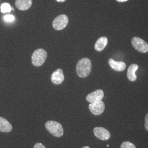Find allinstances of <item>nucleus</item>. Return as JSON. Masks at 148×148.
Listing matches in <instances>:
<instances>
[{"label": "nucleus", "mask_w": 148, "mask_h": 148, "mask_svg": "<svg viewBox=\"0 0 148 148\" xmlns=\"http://www.w3.org/2000/svg\"><path fill=\"white\" fill-rule=\"evenodd\" d=\"M82 148H90L89 147H88V146H86V147H83Z\"/></svg>", "instance_id": "4be33fe9"}, {"label": "nucleus", "mask_w": 148, "mask_h": 148, "mask_svg": "<svg viewBox=\"0 0 148 148\" xmlns=\"http://www.w3.org/2000/svg\"><path fill=\"white\" fill-rule=\"evenodd\" d=\"M3 19L5 20V21L6 22H12L15 20V17L14 16L12 15V14H8V15H5L4 16Z\"/></svg>", "instance_id": "f3484780"}, {"label": "nucleus", "mask_w": 148, "mask_h": 148, "mask_svg": "<svg viewBox=\"0 0 148 148\" xmlns=\"http://www.w3.org/2000/svg\"><path fill=\"white\" fill-rule=\"evenodd\" d=\"M145 128L148 131V113L145 117V124H144Z\"/></svg>", "instance_id": "a211bd4d"}, {"label": "nucleus", "mask_w": 148, "mask_h": 148, "mask_svg": "<svg viewBox=\"0 0 148 148\" xmlns=\"http://www.w3.org/2000/svg\"><path fill=\"white\" fill-rule=\"evenodd\" d=\"M47 57V53L43 49H37L32 53V64L35 66H40L45 62Z\"/></svg>", "instance_id": "7ed1b4c3"}, {"label": "nucleus", "mask_w": 148, "mask_h": 148, "mask_svg": "<svg viewBox=\"0 0 148 148\" xmlns=\"http://www.w3.org/2000/svg\"><path fill=\"white\" fill-rule=\"evenodd\" d=\"M34 148H46V147L42 143H37L35 144Z\"/></svg>", "instance_id": "6ab92c4d"}, {"label": "nucleus", "mask_w": 148, "mask_h": 148, "mask_svg": "<svg viewBox=\"0 0 148 148\" xmlns=\"http://www.w3.org/2000/svg\"><path fill=\"white\" fill-rule=\"evenodd\" d=\"M116 1L119 2H126L128 0H116Z\"/></svg>", "instance_id": "aec40b11"}, {"label": "nucleus", "mask_w": 148, "mask_h": 148, "mask_svg": "<svg viewBox=\"0 0 148 148\" xmlns=\"http://www.w3.org/2000/svg\"><path fill=\"white\" fill-rule=\"evenodd\" d=\"M88 108L91 113L93 115H99L104 111L105 104L103 101H98L90 103Z\"/></svg>", "instance_id": "423d86ee"}, {"label": "nucleus", "mask_w": 148, "mask_h": 148, "mask_svg": "<svg viewBox=\"0 0 148 148\" xmlns=\"http://www.w3.org/2000/svg\"><path fill=\"white\" fill-rule=\"evenodd\" d=\"M120 148H136V147L133 143L126 141L122 143Z\"/></svg>", "instance_id": "dca6fc26"}, {"label": "nucleus", "mask_w": 148, "mask_h": 148, "mask_svg": "<svg viewBox=\"0 0 148 148\" xmlns=\"http://www.w3.org/2000/svg\"><path fill=\"white\" fill-rule=\"evenodd\" d=\"M132 45L137 51L145 53L148 52V44L143 39L139 37H133L132 40Z\"/></svg>", "instance_id": "39448f33"}, {"label": "nucleus", "mask_w": 148, "mask_h": 148, "mask_svg": "<svg viewBox=\"0 0 148 148\" xmlns=\"http://www.w3.org/2000/svg\"><path fill=\"white\" fill-rule=\"evenodd\" d=\"M1 11L3 13L10 12L12 11L11 5L8 3H3L1 6Z\"/></svg>", "instance_id": "2eb2a0df"}, {"label": "nucleus", "mask_w": 148, "mask_h": 148, "mask_svg": "<svg viewBox=\"0 0 148 148\" xmlns=\"http://www.w3.org/2000/svg\"><path fill=\"white\" fill-rule=\"evenodd\" d=\"M32 4V0H16V7L20 11H27Z\"/></svg>", "instance_id": "9d476101"}, {"label": "nucleus", "mask_w": 148, "mask_h": 148, "mask_svg": "<svg viewBox=\"0 0 148 148\" xmlns=\"http://www.w3.org/2000/svg\"><path fill=\"white\" fill-rule=\"evenodd\" d=\"M93 133L96 137L102 140H107L111 137L110 132L104 127H95L93 130Z\"/></svg>", "instance_id": "0eeeda50"}, {"label": "nucleus", "mask_w": 148, "mask_h": 148, "mask_svg": "<svg viewBox=\"0 0 148 148\" xmlns=\"http://www.w3.org/2000/svg\"><path fill=\"white\" fill-rule=\"evenodd\" d=\"M63 71L61 69H57L51 75V80L54 84H61L64 80Z\"/></svg>", "instance_id": "1a4fd4ad"}, {"label": "nucleus", "mask_w": 148, "mask_h": 148, "mask_svg": "<svg viewBox=\"0 0 148 148\" xmlns=\"http://www.w3.org/2000/svg\"><path fill=\"white\" fill-rule=\"evenodd\" d=\"M138 65L136 64H131L127 70V77L130 81H135L137 79L136 72L138 69Z\"/></svg>", "instance_id": "f8f14e48"}, {"label": "nucleus", "mask_w": 148, "mask_h": 148, "mask_svg": "<svg viewBox=\"0 0 148 148\" xmlns=\"http://www.w3.org/2000/svg\"><path fill=\"white\" fill-rule=\"evenodd\" d=\"M109 64L112 69L117 71H122L126 67V65L124 62H116L111 58L109 60Z\"/></svg>", "instance_id": "9b49d317"}, {"label": "nucleus", "mask_w": 148, "mask_h": 148, "mask_svg": "<svg viewBox=\"0 0 148 148\" xmlns=\"http://www.w3.org/2000/svg\"><path fill=\"white\" fill-rule=\"evenodd\" d=\"M92 64L90 59H81L76 65V71L79 77L85 78L87 77L91 71Z\"/></svg>", "instance_id": "f257e3e1"}, {"label": "nucleus", "mask_w": 148, "mask_h": 148, "mask_svg": "<svg viewBox=\"0 0 148 148\" xmlns=\"http://www.w3.org/2000/svg\"><path fill=\"white\" fill-rule=\"evenodd\" d=\"M108 42L107 37H101L98 39L95 45V48L97 51L101 52L104 49Z\"/></svg>", "instance_id": "4468645a"}, {"label": "nucleus", "mask_w": 148, "mask_h": 148, "mask_svg": "<svg viewBox=\"0 0 148 148\" xmlns=\"http://www.w3.org/2000/svg\"><path fill=\"white\" fill-rule=\"evenodd\" d=\"M12 129L13 127L11 123L4 117H0V132H10Z\"/></svg>", "instance_id": "ddd939ff"}, {"label": "nucleus", "mask_w": 148, "mask_h": 148, "mask_svg": "<svg viewBox=\"0 0 148 148\" xmlns=\"http://www.w3.org/2000/svg\"><path fill=\"white\" fill-rule=\"evenodd\" d=\"M56 1H57L58 2H65L66 0H56Z\"/></svg>", "instance_id": "412c9836"}, {"label": "nucleus", "mask_w": 148, "mask_h": 148, "mask_svg": "<svg viewBox=\"0 0 148 148\" xmlns=\"http://www.w3.org/2000/svg\"><path fill=\"white\" fill-rule=\"evenodd\" d=\"M45 127L49 132L56 137H60L63 135V127L58 122L48 121L45 124Z\"/></svg>", "instance_id": "f03ea898"}, {"label": "nucleus", "mask_w": 148, "mask_h": 148, "mask_svg": "<svg viewBox=\"0 0 148 148\" xmlns=\"http://www.w3.org/2000/svg\"><path fill=\"white\" fill-rule=\"evenodd\" d=\"M104 95L103 90H97L90 93L86 97V100L90 103H92L96 101L102 100Z\"/></svg>", "instance_id": "6e6552de"}, {"label": "nucleus", "mask_w": 148, "mask_h": 148, "mask_svg": "<svg viewBox=\"0 0 148 148\" xmlns=\"http://www.w3.org/2000/svg\"><path fill=\"white\" fill-rule=\"evenodd\" d=\"M69 18L65 14H61L56 17L52 23L53 27L57 30H62L67 26Z\"/></svg>", "instance_id": "20e7f679"}]
</instances>
